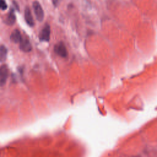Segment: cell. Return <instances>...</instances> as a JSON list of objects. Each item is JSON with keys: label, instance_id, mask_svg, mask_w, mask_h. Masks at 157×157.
Returning <instances> with one entry per match:
<instances>
[{"label": "cell", "instance_id": "obj_1", "mask_svg": "<svg viewBox=\"0 0 157 157\" xmlns=\"http://www.w3.org/2000/svg\"><path fill=\"white\" fill-rule=\"evenodd\" d=\"M55 53L62 58H66L68 55V52L65 44L63 42H59L54 46Z\"/></svg>", "mask_w": 157, "mask_h": 157}, {"label": "cell", "instance_id": "obj_11", "mask_svg": "<svg viewBox=\"0 0 157 157\" xmlns=\"http://www.w3.org/2000/svg\"><path fill=\"white\" fill-rule=\"evenodd\" d=\"M61 1H62V0H52V3H53V5L55 8H57L60 5V4L61 3Z\"/></svg>", "mask_w": 157, "mask_h": 157}, {"label": "cell", "instance_id": "obj_4", "mask_svg": "<svg viewBox=\"0 0 157 157\" xmlns=\"http://www.w3.org/2000/svg\"><path fill=\"white\" fill-rule=\"evenodd\" d=\"M9 77V69L6 65L0 66V87L4 86Z\"/></svg>", "mask_w": 157, "mask_h": 157}, {"label": "cell", "instance_id": "obj_9", "mask_svg": "<svg viewBox=\"0 0 157 157\" xmlns=\"http://www.w3.org/2000/svg\"><path fill=\"white\" fill-rule=\"evenodd\" d=\"M8 55V49L6 46H0V62H4L6 60Z\"/></svg>", "mask_w": 157, "mask_h": 157}, {"label": "cell", "instance_id": "obj_3", "mask_svg": "<svg viewBox=\"0 0 157 157\" xmlns=\"http://www.w3.org/2000/svg\"><path fill=\"white\" fill-rule=\"evenodd\" d=\"M50 34H51L50 26L48 23H46L45 24L44 27L42 28V29L41 30L39 33V38L41 41L48 42L50 39Z\"/></svg>", "mask_w": 157, "mask_h": 157}, {"label": "cell", "instance_id": "obj_8", "mask_svg": "<svg viewBox=\"0 0 157 157\" xmlns=\"http://www.w3.org/2000/svg\"><path fill=\"white\" fill-rule=\"evenodd\" d=\"M15 20L16 17L14 11L13 9H11L6 17L5 22L8 25H13L15 23Z\"/></svg>", "mask_w": 157, "mask_h": 157}, {"label": "cell", "instance_id": "obj_2", "mask_svg": "<svg viewBox=\"0 0 157 157\" xmlns=\"http://www.w3.org/2000/svg\"><path fill=\"white\" fill-rule=\"evenodd\" d=\"M33 8L36 19L39 22H42L44 18V12L41 5L37 1L33 3Z\"/></svg>", "mask_w": 157, "mask_h": 157}, {"label": "cell", "instance_id": "obj_6", "mask_svg": "<svg viewBox=\"0 0 157 157\" xmlns=\"http://www.w3.org/2000/svg\"><path fill=\"white\" fill-rule=\"evenodd\" d=\"M24 17L26 23H27L31 27H33L35 26V21L33 19V17L32 13L30 9L28 7H27L24 11Z\"/></svg>", "mask_w": 157, "mask_h": 157}, {"label": "cell", "instance_id": "obj_12", "mask_svg": "<svg viewBox=\"0 0 157 157\" xmlns=\"http://www.w3.org/2000/svg\"><path fill=\"white\" fill-rule=\"evenodd\" d=\"M14 5H17V3H16V2H14ZM16 8H17V9L18 10V6H16Z\"/></svg>", "mask_w": 157, "mask_h": 157}, {"label": "cell", "instance_id": "obj_7", "mask_svg": "<svg viewBox=\"0 0 157 157\" xmlns=\"http://www.w3.org/2000/svg\"><path fill=\"white\" fill-rule=\"evenodd\" d=\"M22 39V35H21V33L20 32L16 29V30H14L11 36H10V39L11 41L14 42V43H15V44H19L20 42L21 41Z\"/></svg>", "mask_w": 157, "mask_h": 157}, {"label": "cell", "instance_id": "obj_5", "mask_svg": "<svg viewBox=\"0 0 157 157\" xmlns=\"http://www.w3.org/2000/svg\"><path fill=\"white\" fill-rule=\"evenodd\" d=\"M20 49L26 53L30 52L32 50V45L30 40L27 37H22L21 41L19 43Z\"/></svg>", "mask_w": 157, "mask_h": 157}, {"label": "cell", "instance_id": "obj_10", "mask_svg": "<svg viewBox=\"0 0 157 157\" xmlns=\"http://www.w3.org/2000/svg\"><path fill=\"white\" fill-rule=\"evenodd\" d=\"M8 8V5L5 0H0V10L5 11Z\"/></svg>", "mask_w": 157, "mask_h": 157}]
</instances>
